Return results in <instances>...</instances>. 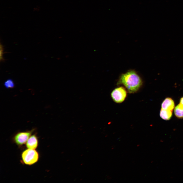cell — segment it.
<instances>
[{
  "label": "cell",
  "mask_w": 183,
  "mask_h": 183,
  "mask_svg": "<svg viewBox=\"0 0 183 183\" xmlns=\"http://www.w3.org/2000/svg\"><path fill=\"white\" fill-rule=\"evenodd\" d=\"M140 76L134 71H130L122 74L118 84L124 85L128 92L133 93L137 92L142 85Z\"/></svg>",
  "instance_id": "1"
},
{
  "label": "cell",
  "mask_w": 183,
  "mask_h": 183,
  "mask_svg": "<svg viewBox=\"0 0 183 183\" xmlns=\"http://www.w3.org/2000/svg\"><path fill=\"white\" fill-rule=\"evenodd\" d=\"M22 162L25 164L30 165L36 163L39 158L38 152L35 149H28L23 152L21 154Z\"/></svg>",
  "instance_id": "2"
},
{
  "label": "cell",
  "mask_w": 183,
  "mask_h": 183,
  "mask_svg": "<svg viewBox=\"0 0 183 183\" xmlns=\"http://www.w3.org/2000/svg\"><path fill=\"white\" fill-rule=\"evenodd\" d=\"M34 130L33 129L30 131L18 132L13 137V140L18 146H22L26 143Z\"/></svg>",
  "instance_id": "3"
},
{
  "label": "cell",
  "mask_w": 183,
  "mask_h": 183,
  "mask_svg": "<svg viewBox=\"0 0 183 183\" xmlns=\"http://www.w3.org/2000/svg\"><path fill=\"white\" fill-rule=\"evenodd\" d=\"M127 95L126 90L122 86L115 88L111 94L112 99L115 102L118 103L123 102L126 98Z\"/></svg>",
  "instance_id": "4"
},
{
  "label": "cell",
  "mask_w": 183,
  "mask_h": 183,
  "mask_svg": "<svg viewBox=\"0 0 183 183\" xmlns=\"http://www.w3.org/2000/svg\"><path fill=\"white\" fill-rule=\"evenodd\" d=\"M175 107L174 101L170 97L165 98L162 102L161 105L162 109L172 111Z\"/></svg>",
  "instance_id": "5"
},
{
  "label": "cell",
  "mask_w": 183,
  "mask_h": 183,
  "mask_svg": "<svg viewBox=\"0 0 183 183\" xmlns=\"http://www.w3.org/2000/svg\"><path fill=\"white\" fill-rule=\"evenodd\" d=\"M38 140L36 135H31L26 143V147L28 149H35L38 147Z\"/></svg>",
  "instance_id": "6"
},
{
  "label": "cell",
  "mask_w": 183,
  "mask_h": 183,
  "mask_svg": "<svg viewBox=\"0 0 183 183\" xmlns=\"http://www.w3.org/2000/svg\"><path fill=\"white\" fill-rule=\"evenodd\" d=\"M160 116L163 119L169 120L172 117V111L161 109L160 112Z\"/></svg>",
  "instance_id": "7"
},
{
  "label": "cell",
  "mask_w": 183,
  "mask_h": 183,
  "mask_svg": "<svg viewBox=\"0 0 183 183\" xmlns=\"http://www.w3.org/2000/svg\"><path fill=\"white\" fill-rule=\"evenodd\" d=\"M174 114L178 118H183V105L179 103L174 109Z\"/></svg>",
  "instance_id": "8"
},
{
  "label": "cell",
  "mask_w": 183,
  "mask_h": 183,
  "mask_svg": "<svg viewBox=\"0 0 183 183\" xmlns=\"http://www.w3.org/2000/svg\"><path fill=\"white\" fill-rule=\"evenodd\" d=\"M5 86L7 88H11L14 87V83L13 80L9 79L6 80L4 83Z\"/></svg>",
  "instance_id": "9"
},
{
  "label": "cell",
  "mask_w": 183,
  "mask_h": 183,
  "mask_svg": "<svg viewBox=\"0 0 183 183\" xmlns=\"http://www.w3.org/2000/svg\"><path fill=\"white\" fill-rule=\"evenodd\" d=\"M0 61H3L4 60V59L3 57V45L0 44Z\"/></svg>",
  "instance_id": "10"
},
{
  "label": "cell",
  "mask_w": 183,
  "mask_h": 183,
  "mask_svg": "<svg viewBox=\"0 0 183 183\" xmlns=\"http://www.w3.org/2000/svg\"><path fill=\"white\" fill-rule=\"evenodd\" d=\"M179 103L183 105V96L180 99Z\"/></svg>",
  "instance_id": "11"
}]
</instances>
